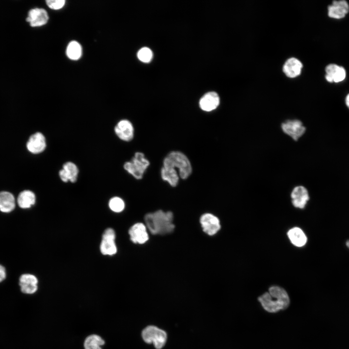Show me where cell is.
Listing matches in <instances>:
<instances>
[{"mask_svg": "<svg viewBox=\"0 0 349 349\" xmlns=\"http://www.w3.org/2000/svg\"><path fill=\"white\" fill-rule=\"evenodd\" d=\"M143 340L147 343H153L157 349H161L167 340L166 332L154 326H148L142 333Z\"/></svg>", "mask_w": 349, "mask_h": 349, "instance_id": "obj_5", "label": "cell"}, {"mask_svg": "<svg viewBox=\"0 0 349 349\" xmlns=\"http://www.w3.org/2000/svg\"><path fill=\"white\" fill-rule=\"evenodd\" d=\"M6 277L5 269L2 265H0V283L3 281Z\"/></svg>", "mask_w": 349, "mask_h": 349, "instance_id": "obj_29", "label": "cell"}, {"mask_svg": "<svg viewBox=\"0 0 349 349\" xmlns=\"http://www.w3.org/2000/svg\"><path fill=\"white\" fill-rule=\"evenodd\" d=\"M173 214L161 210L147 213L144 216L146 226L154 235H165L172 233L174 228Z\"/></svg>", "mask_w": 349, "mask_h": 349, "instance_id": "obj_2", "label": "cell"}, {"mask_svg": "<svg viewBox=\"0 0 349 349\" xmlns=\"http://www.w3.org/2000/svg\"><path fill=\"white\" fill-rule=\"evenodd\" d=\"M130 240L134 243L143 244L148 240L146 226L142 223H137L128 231Z\"/></svg>", "mask_w": 349, "mask_h": 349, "instance_id": "obj_15", "label": "cell"}, {"mask_svg": "<svg viewBox=\"0 0 349 349\" xmlns=\"http://www.w3.org/2000/svg\"><path fill=\"white\" fill-rule=\"evenodd\" d=\"M16 201L14 195L8 191L0 192V211L9 213L15 208Z\"/></svg>", "mask_w": 349, "mask_h": 349, "instance_id": "obj_20", "label": "cell"}, {"mask_svg": "<svg viewBox=\"0 0 349 349\" xmlns=\"http://www.w3.org/2000/svg\"><path fill=\"white\" fill-rule=\"evenodd\" d=\"M26 19L32 27H41L47 23L48 16L45 9L35 8L31 9L28 12Z\"/></svg>", "mask_w": 349, "mask_h": 349, "instance_id": "obj_8", "label": "cell"}, {"mask_svg": "<svg viewBox=\"0 0 349 349\" xmlns=\"http://www.w3.org/2000/svg\"><path fill=\"white\" fill-rule=\"evenodd\" d=\"M38 283L36 277L31 274H23L19 278L21 291L25 294L34 293L38 289Z\"/></svg>", "mask_w": 349, "mask_h": 349, "instance_id": "obj_16", "label": "cell"}, {"mask_svg": "<svg viewBox=\"0 0 349 349\" xmlns=\"http://www.w3.org/2000/svg\"><path fill=\"white\" fill-rule=\"evenodd\" d=\"M82 48L80 45L77 41L70 42L66 48L67 57L72 60H77L81 56Z\"/></svg>", "mask_w": 349, "mask_h": 349, "instance_id": "obj_25", "label": "cell"}, {"mask_svg": "<svg viewBox=\"0 0 349 349\" xmlns=\"http://www.w3.org/2000/svg\"><path fill=\"white\" fill-rule=\"evenodd\" d=\"M220 104V97L215 92H209L205 94L200 99V108L206 111H210L216 109Z\"/></svg>", "mask_w": 349, "mask_h": 349, "instance_id": "obj_18", "label": "cell"}, {"mask_svg": "<svg viewBox=\"0 0 349 349\" xmlns=\"http://www.w3.org/2000/svg\"><path fill=\"white\" fill-rule=\"evenodd\" d=\"M104 340L99 335L92 334L87 336L83 343L84 349H102Z\"/></svg>", "mask_w": 349, "mask_h": 349, "instance_id": "obj_24", "label": "cell"}, {"mask_svg": "<svg viewBox=\"0 0 349 349\" xmlns=\"http://www.w3.org/2000/svg\"><path fill=\"white\" fill-rule=\"evenodd\" d=\"M115 233L111 228L106 229L102 235L100 250L104 255H112L117 252V247L115 243Z\"/></svg>", "mask_w": 349, "mask_h": 349, "instance_id": "obj_6", "label": "cell"}, {"mask_svg": "<svg viewBox=\"0 0 349 349\" xmlns=\"http://www.w3.org/2000/svg\"><path fill=\"white\" fill-rule=\"evenodd\" d=\"M345 103L348 109H349V94H348L345 98Z\"/></svg>", "mask_w": 349, "mask_h": 349, "instance_id": "obj_30", "label": "cell"}, {"mask_svg": "<svg viewBox=\"0 0 349 349\" xmlns=\"http://www.w3.org/2000/svg\"><path fill=\"white\" fill-rule=\"evenodd\" d=\"M281 127L286 134L295 141L302 136L306 130L302 122L298 120H287L282 123Z\"/></svg>", "mask_w": 349, "mask_h": 349, "instance_id": "obj_7", "label": "cell"}, {"mask_svg": "<svg viewBox=\"0 0 349 349\" xmlns=\"http://www.w3.org/2000/svg\"><path fill=\"white\" fill-rule=\"evenodd\" d=\"M349 12V5L345 0H334L328 7V15L332 18H344Z\"/></svg>", "mask_w": 349, "mask_h": 349, "instance_id": "obj_13", "label": "cell"}, {"mask_svg": "<svg viewBox=\"0 0 349 349\" xmlns=\"http://www.w3.org/2000/svg\"><path fill=\"white\" fill-rule=\"evenodd\" d=\"M114 130L116 136L122 141L129 142L133 138L134 128L129 120L123 119L119 121Z\"/></svg>", "mask_w": 349, "mask_h": 349, "instance_id": "obj_10", "label": "cell"}, {"mask_svg": "<svg viewBox=\"0 0 349 349\" xmlns=\"http://www.w3.org/2000/svg\"><path fill=\"white\" fill-rule=\"evenodd\" d=\"M200 222L204 232L210 236L216 234L221 228L218 218L210 213L202 215Z\"/></svg>", "mask_w": 349, "mask_h": 349, "instance_id": "obj_9", "label": "cell"}, {"mask_svg": "<svg viewBox=\"0 0 349 349\" xmlns=\"http://www.w3.org/2000/svg\"><path fill=\"white\" fill-rule=\"evenodd\" d=\"M162 179L167 181L171 186L175 187L178 184L179 177L175 168L169 166H163L161 169Z\"/></svg>", "mask_w": 349, "mask_h": 349, "instance_id": "obj_23", "label": "cell"}, {"mask_svg": "<svg viewBox=\"0 0 349 349\" xmlns=\"http://www.w3.org/2000/svg\"><path fill=\"white\" fill-rule=\"evenodd\" d=\"M347 247L349 249V240H347L346 242Z\"/></svg>", "mask_w": 349, "mask_h": 349, "instance_id": "obj_31", "label": "cell"}, {"mask_svg": "<svg viewBox=\"0 0 349 349\" xmlns=\"http://www.w3.org/2000/svg\"><path fill=\"white\" fill-rule=\"evenodd\" d=\"M325 79L329 82L338 83L343 81L346 77L345 69L341 66L331 63L325 68Z\"/></svg>", "mask_w": 349, "mask_h": 349, "instance_id": "obj_12", "label": "cell"}, {"mask_svg": "<svg viewBox=\"0 0 349 349\" xmlns=\"http://www.w3.org/2000/svg\"><path fill=\"white\" fill-rule=\"evenodd\" d=\"M258 300L265 310L271 313L285 310L290 303L286 291L275 286L270 287L269 291L259 296Z\"/></svg>", "mask_w": 349, "mask_h": 349, "instance_id": "obj_1", "label": "cell"}, {"mask_svg": "<svg viewBox=\"0 0 349 349\" xmlns=\"http://www.w3.org/2000/svg\"><path fill=\"white\" fill-rule=\"evenodd\" d=\"M35 194L29 190L21 192L17 197V202L19 206L23 209L30 208L35 203Z\"/></svg>", "mask_w": 349, "mask_h": 349, "instance_id": "obj_22", "label": "cell"}, {"mask_svg": "<svg viewBox=\"0 0 349 349\" xmlns=\"http://www.w3.org/2000/svg\"><path fill=\"white\" fill-rule=\"evenodd\" d=\"M287 236L291 243L297 247H302L307 242V237L303 231L298 227L290 229Z\"/></svg>", "mask_w": 349, "mask_h": 349, "instance_id": "obj_21", "label": "cell"}, {"mask_svg": "<svg viewBox=\"0 0 349 349\" xmlns=\"http://www.w3.org/2000/svg\"><path fill=\"white\" fill-rule=\"evenodd\" d=\"M110 208L114 212H120L125 208V202L122 199L119 197L111 198L109 202Z\"/></svg>", "mask_w": 349, "mask_h": 349, "instance_id": "obj_26", "label": "cell"}, {"mask_svg": "<svg viewBox=\"0 0 349 349\" xmlns=\"http://www.w3.org/2000/svg\"><path fill=\"white\" fill-rule=\"evenodd\" d=\"M137 56L139 60L141 62L149 63L152 60L153 53L149 48L143 47L139 50L137 53Z\"/></svg>", "mask_w": 349, "mask_h": 349, "instance_id": "obj_27", "label": "cell"}, {"mask_svg": "<svg viewBox=\"0 0 349 349\" xmlns=\"http://www.w3.org/2000/svg\"><path fill=\"white\" fill-rule=\"evenodd\" d=\"M291 197L293 206L299 208H303L309 199L307 189L302 186L294 188L291 192Z\"/></svg>", "mask_w": 349, "mask_h": 349, "instance_id": "obj_17", "label": "cell"}, {"mask_svg": "<svg viewBox=\"0 0 349 349\" xmlns=\"http://www.w3.org/2000/svg\"><path fill=\"white\" fill-rule=\"evenodd\" d=\"M47 5L53 10H59L62 8L65 4L64 0H46Z\"/></svg>", "mask_w": 349, "mask_h": 349, "instance_id": "obj_28", "label": "cell"}, {"mask_svg": "<svg viewBox=\"0 0 349 349\" xmlns=\"http://www.w3.org/2000/svg\"><path fill=\"white\" fill-rule=\"evenodd\" d=\"M79 174V169L73 162L67 161L65 162L62 169L59 172V175L61 180L65 183L70 181L75 183L77 181Z\"/></svg>", "mask_w": 349, "mask_h": 349, "instance_id": "obj_14", "label": "cell"}, {"mask_svg": "<svg viewBox=\"0 0 349 349\" xmlns=\"http://www.w3.org/2000/svg\"><path fill=\"white\" fill-rule=\"evenodd\" d=\"M47 146L44 135L37 132L32 135L27 143V148L32 153L37 154L43 152Z\"/></svg>", "mask_w": 349, "mask_h": 349, "instance_id": "obj_11", "label": "cell"}, {"mask_svg": "<svg viewBox=\"0 0 349 349\" xmlns=\"http://www.w3.org/2000/svg\"><path fill=\"white\" fill-rule=\"evenodd\" d=\"M302 64L301 62L295 58L288 59L283 66V71L289 78H295L301 73Z\"/></svg>", "mask_w": 349, "mask_h": 349, "instance_id": "obj_19", "label": "cell"}, {"mask_svg": "<svg viewBox=\"0 0 349 349\" xmlns=\"http://www.w3.org/2000/svg\"><path fill=\"white\" fill-rule=\"evenodd\" d=\"M163 166L178 168L179 175L183 179H187L192 172L189 159L185 154L179 151L169 153L163 160Z\"/></svg>", "mask_w": 349, "mask_h": 349, "instance_id": "obj_3", "label": "cell"}, {"mask_svg": "<svg viewBox=\"0 0 349 349\" xmlns=\"http://www.w3.org/2000/svg\"><path fill=\"white\" fill-rule=\"evenodd\" d=\"M150 164V162L143 153L136 152L131 160L125 163L124 169L135 178L141 179Z\"/></svg>", "mask_w": 349, "mask_h": 349, "instance_id": "obj_4", "label": "cell"}]
</instances>
